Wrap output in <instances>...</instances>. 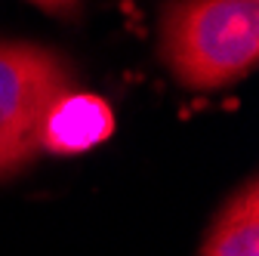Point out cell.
Segmentation results:
<instances>
[{
    "instance_id": "cell-1",
    "label": "cell",
    "mask_w": 259,
    "mask_h": 256,
    "mask_svg": "<svg viewBox=\"0 0 259 256\" xmlns=\"http://www.w3.org/2000/svg\"><path fill=\"white\" fill-rule=\"evenodd\" d=\"M157 37L160 59L182 87H229L256 68L259 0H173Z\"/></svg>"
},
{
    "instance_id": "cell-2",
    "label": "cell",
    "mask_w": 259,
    "mask_h": 256,
    "mask_svg": "<svg viewBox=\"0 0 259 256\" xmlns=\"http://www.w3.org/2000/svg\"><path fill=\"white\" fill-rule=\"evenodd\" d=\"M74 83L77 71L62 53L40 44L0 40V179L44 151V120Z\"/></svg>"
},
{
    "instance_id": "cell-3",
    "label": "cell",
    "mask_w": 259,
    "mask_h": 256,
    "mask_svg": "<svg viewBox=\"0 0 259 256\" xmlns=\"http://www.w3.org/2000/svg\"><path fill=\"white\" fill-rule=\"evenodd\" d=\"M111 130H114V114L108 102L99 99L96 93L71 90L50 108L44 120L40 145L47 151L74 154V151H87L93 145H99L102 139L111 136Z\"/></svg>"
},
{
    "instance_id": "cell-4",
    "label": "cell",
    "mask_w": 259,
    "mask_h": 256,
    "mask_svg": "<svg viewBox=\"0 0 259 256\" xmlns=\"http://www.w3.org/2000/svg\"><path fill=\"white\" fill-rule=\"evenodd\" d=\"M201 256H259V188L253 176L216 213Z\"/></svg>"
},
{
    "instance_id": "cell-5",
    "label": "cell",
    "mask_w": 259,
    "mask_h": 256,
    "mask_svg": "<svg viewBox=\"0 0 259 256\" xmlns=\"http://www.w3.org/2000/svg\"><path fill=\"white\" fill-rule=\"evenodd\" d=\"M34 4H40V7H47V10H68V7L77 4V0H34Z\"/></svg>"
}]
</instances>
